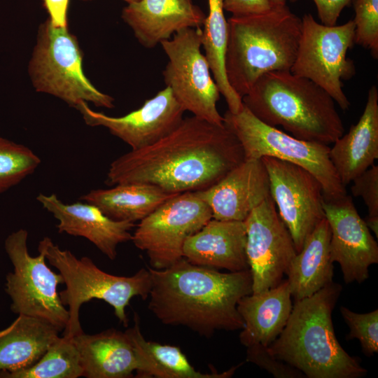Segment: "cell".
<instances>
[{
    "mask_svg": "<svg viewBox=\"0 0 378 378\" xmlns=\"http://www.w3.org/2000/svg\"><path fill=\"white\" fill-rule=\"evenodd\" d=\"M333 281L295 301L286 326L267 346L276 358L308 378H360L368 370L337 340L332 313L342 292Z\"/></svg>",
    "mask_w": 378,
    "mask_h": 378,
    "instance_id": "3957f363",
    "label": "cell"
},
{
    "mask_svg": "<svg viewBox=\"0 0 378 378\" xmlns=\"http://www.w3.org/2000/svg\"><path fill=\"white\" fill-rule=\"evenodd\" d=\"M302 19L301 34L295 61L290 71L319 85L343 111L350 102L343 90L342 80L355 74L354 62L347 52L355 44L353 20L340 25H325L310 13Z\"/></svg>",
    "mask_w": 378,
    "mask_h": 378,
    "instance_id": "9c48e42d",
    "label": "cell"
},
{
    "mask_svg": "<svg viewBox=\"0 0 378 378\" xmlns=\"http://www.w3.org/2000/svg\"><path fill=\"white\" fill-rule=\"evenodd\" d=\"M261 160L268 173L270 195L298 253L325 218L322 186L312 173L299 165L269 156Z\"/></svg>",
    "mask_w": 378,
    "mask_h": 378,
    "instance_id": "4fadbf2b",
    "label": "cell"
},
{
    "mask_svg": "<svg viewBox=\"0 0 378 378\" xmlns=\"http://www.w3.org/2000/svg\"><path fill=\"white\" fill-rule=\"evenodd\" d=\"M50 22L55 27H67L69 0H43Z\"/></svg>",
    "mask_w": 378,
    "mask_h": 378,
    "instance_id": "8d00e7d4",
    "label": "cell"
},
{
    "mask_svg": "<svg viewBox=\"0 0 378 378\" xmlns=\"http://www.w3.org/2000/svg\"><path fill=\"white\" fill-rule=\"evenodd\" d=\"M195 192L210 207L213 218L244 221L270 196V178L261 159H244L216 183Z\"/></svg>",
    "mask_w": 378,
    "mask_h": 378,
    "instance_id": "e0dca14e",
    "label": "cell"
},
{
    "mask_svg": "<svg viewBox=\"0 0 378 378\" xmlns=\"http://www.w3.org/2000/svg\"><path fill=\"white\" fill-rule=\"evenodd\" d=\"M292 309L287 279L268 290L244 296L237 304L244 321L240 343L246 347L256 344L268 346L282 332Z\"/></svg>",
    "mask_w": 378,
    "mask_h": 378,
    "instance_id": "7402d4cb",
    "label": "cell"
},
{
    "mask_svg": "<svg viewBox=\"0 0 378 378\" xmlns=\"http://www.w3.org/2000/svg\"><path fill=\"white\" fill-rule=\"evenodd\" d=\"M209 12L202 29V47L212 76L225 98L227 111L237 113L244 107L241 97L232 88L226 75L225 56L228 42V24L222 0H208Z\"/></svg>",
    "mask_w": 378,
    "mask_h": 378,
    "instance_id": "83f0119b",
    "label": "cell"
},
{
    "mask_svg": "<svg viewBox=\"0 0 378 378\" xmlns=\"http://www.w3.org/2000/svg\"><path fill=\"white\" fill-rule=\"evenodd\" d=\"M244 159L239 141L224 124L192 115L152 145L113 160L106 182L153 185L172 194L197 192L216 183Z\"/></svg>",
    "mask_w": 378,
    "mask_h": 378,
    "instance_id": "6da1fadb",
    "label": "cell"
},
{
    "mask_svg": "<svg viewBox=\"0 0 378 378\" xmlns=\"http://www.w3.org/2000/svg\"><path fill=\"white\" fill-rule=\"evenodd\" d=\"M148 270V307L163 324L185 326L206 337L244 328L237 304L252 293L249 270L223 273L184 258L164 269Z\"/></svg>",
    "mask_w": 378,
    "mask_h": 378,
    "instance_id": "7a4b0ae2",
    "label": "cell"
},
{
    "mask_svg": "<svg viewBox=\"0 0 378 378\" xmlns=\"http://www.w3.org/2000/svg\"><path fill=\"white\" fill-rule=\"evenodd\" d=\"M352 182V195L362 197L368 208V216H378V166L372 164Z\"/></svg>",
    "mask_w": 378,
    "mask_h": 378,
    "instance_id": "836d02e7",
    "label": "cell"
},
{
    "mask_svg": "<svg viewBox=\"0 0 378 378\" xmlns=\"http://www.w3.org/2000/svg\"><path fill=\"white\" fill-rule=\"evenodd\" d=\"M244 223L252 293H258L282 281L297 251L271 195L251 211Z\"/></svg>",
    "mask_w": 378,
    "mask_h": 378,
    "instance_id": "5bb4252c",
    "label": "cell"
},
{
    "mask_svg": "<svg viewBox=\"0 0 378 378\" xmlns=\"http://www.w3.org/2000/svg\"><path fill=\"white\" fill-rule=\"evenodd\" d=\"M329 155L346 187L378 158V90L372 86L364 111L356 124L330 147Z\"/></svg>",
    "mask_w": 378,
    "mask_h": 378,
    "instance_id": "44dd1931",
    "label": "cell"
},
{
    "mask_svg": "<svg viewBox=\"0 0 378 378\" xmlns=\"http://www.w3.org/2000/svg\"><path fill=\"white\" fill-rule=\"evenodd\" d=\"M27 239V231L20 229L5 240V250L13 266L6 283V292L12 300L10 309L43 320L61 332L69 319L57 293L58 285L64 284L63 277L48 267L42 252L37 256L29 253Z\"/></svg>",
    "mask_w": 378,
    "mask_h": 378,
    "instance_id": "30bf717a",
    "label": "cell"
},
{
    "mask_svg": "<svg viewBox=\"0 0 378 378\" xmlns=\"http://www.w3.org/2000/svg\"><path fill=\"white\" fill-rule=\"evenodd\" d=\"M36 200L58 220V232L87 239L111 260L116 258L120 244L132 240L134 223L113 220L93 204H64L54 193H40Z\"/></svg>",
    "mask_w": 378,
    "mask_h": 378,
    "instance_id": "ac0fdd59",
    "label": "cell"
},
{
    "mask_svg": "<svg viewBox=\"0 0 378 378\" xmlns=\"http://www.w3.org/2000/svg\"><path fill=\"white\" fill-rule=\"evenodd\" d=\"M42 252L49 263L62 276L66 288L59 293L62 304L68 306L69 319L64 336L73 337L83 332L79 320L82 304L99 299L110 304L123 326H128L125 308L134 297L148 298L150 274L141 268L130 276H116L100 270L88 257L78 258L70 251L61 249L48 237L40 241Z\"/></svg>",
    "mask_w": 378,
    "mask_h": 378,
    "instance_id": "8992f818",
    "label": "cell"
},
{
    "mask_svg": "<svg viewBox=\"0 0 378 378\" xmlns=\"http://www.w3.org/2000/svg\"><path fill=\"white\" fill-rule=\"evenodd\" d=\"M341 314L349 328L346 340L358 339L363 353L370 357L378 352V309L360 314L341 306Z\"/></svg>",
    "mask_w": 378,
    "mask_h": 378,
    "instance_id": "1f68e13d",
    "label": "cell"
},
{
    "mask_svg": "<svg viewBox=\"0 0 378 378\" xmlns=\"http://www.w3.org/2000/svg\"><path fill=\"white\" fill-rule=\"evenodd\" d=\"M355 11V43L378 58V0H351Z\"/></svg>",
    "mask_w": 378,
    "mask_h": 378,
    "instance_id": "4dcf8cb0",
    "label": "cell"
},
{
    "mask_svg": "<svg viewBox=\"0 0 378 378\" xmlns=\"http://www.w3.org/2000/svg\"><path fill=\"white\" fill-rule=\"evenodd\" d=\"M76 109L88 125L106 127L131 150L150 146L167 135L180 124L185 112L168 87L146 100L138 109L120 117L94 111L85 102Z\"/></svg>",
    "mask_w": 378,
    "mask_h": 378,
    "instance_id": "2e32d148",
    "label": "cell"
},
{
    "mask_svg": "<svg viewBox=\"0 0 378 378\" xmlns=\"http://www.w3.org/2000/svg\"><path fill=\"white\" fill-rule=\"evenodd\" d=\"M246 246L244 221L211 218L186 239L183 257L199 266L244 271L249 270Z\"/></svg>",
    "mask_w": 378,
    "mask_h": 378,
    "instance_id": "ffe728a7",
    "label": "cell"
},
{
    "mask_svg": "<svg viewBox=\"0 0 378 378\" xmlns=\"http://www.w3.org/2000/svg\"><path fill=\"white\" fill-rule=\"evenodd\" d=\"M225 71L232 88L241 97L263 74L290 71L301 34L302 19L286 5L227 20Z\"/></svg>",
    "mask_w": 378,
    "mask_h": 378,
    "instance_id": "5b68a950",
    "label": "cell"
},
{
    "mask_svg": "<svg viewBox=\"0 0 378 378\" xmlns=\"http://www.w3.org/2000/svg\"><path fill=\"white\" fill-rule=\"evenodd\" d=\"M211 218L210 207L195 192L177 194L140 220L131 241L146 251L151 268L164 269L183 258L186 239Z\"/></svg>",
    "mask_w": 378,
    "mask_h": 378,
    "instance_id": "7c38bea8",
    "label": "cell"
},
{
    "mask_svg": "<svg viewBox=\"0 0 378 378\" xmlns=\"http://www.w3.org/2000/svg\"><path fill=\"white\" fill-rule=\"evenodd\" d=\"M41 162L29 148L0 136V194L33 174Z\"/></svg>",
    "mask_w": 378,
    "mask_h": 378,
    "instance_id": "f546056e",
    "label": "cell"
},
{
    "mask_svg": "<svg viewBox=\"0 0 378 378\" xmlns=\"http://www.w3.org/2000/svg\"><path fill=\"white\" fill-rule=\"evenodd\" d=\"M206 16L192 0H138L127 4L121 13L146 48H153L181 29L201 28Z\"/></svg>",
    "mask_w": 378,
    "mask_h": 378,
    "instance_id": "d6986e66",
    "label": "cell"
},
{
    "mask_svg": "<svg viewBox=\"0 0 378 378\" xmlns=\"http://www.w3.org/2000/svg\"><path fill=\"white\" fill-rule=\"evenodd\" d=\"M330 240V229L325 218L307 237L286 274L295 301L308 298L332 282Z\"/></svg>",
    "mask_w": 378,
    "mask_h": 378,
    "instance_id": "d4e9b609",
    "label": "cell"
},
{
    "mask_svg": "<svg viewBox=\"0 0 378 378\" xmlns=\"http://www.w3.org/2000/svg\"><path fill=\"white\" fill-rule=\"evenodd\" d=\"M29 73L37 92L52 94L71 107L76 108L83 102L114 107V99L97 89L85 75L76 37L49 19L40 26Z\"/></svg>",
    "mask_w": 378,
    "mask_h": 378,
    "instance_id": "52a82bcc",
    "label": "cell"
},
{
    "mask_svg": "<svg viewBox=\"0 0 378 378\" xmlns=\"http://www.w3.org/2000/svg\"><path fill=\"white\" fill-rule=\"evenodd\" d=\"M83 376L87 378H130L137 368L132 343L125 332L108 329L94 335L74 336Z\"/></svg>",
    "mask_w": 378,
    "mask_h": 378,
    "instance_id": "603a6c76",
    "label": "cell"
},
{
    "mask_svg": "<svg viewBox=\"0 0 378 378\" xmlns=\"http://www.w3.org/2000/svg\"><path fill=\"white\" fill-rule=\"evenodd\" d=\"M83 376L78 349L72 337H58L32 366L4 378H78Z\"/></svg>",
    "mask_w": 378,
    "mask_h": 378,
    "instance_id": "f1b7e54d",
    "label": "cell"
},
{
    "mask_svg": "<svg viewBox=\"0 0 378 378\" xmlns=\"http://www.w3.org/2000/svg\"><path fill=\"white\" fill-rule=\"evenodd\" d=\"M134 326L125 332L132 343L136 356V377L229 378L242 364L220 373L199 372L190 363L179 347L146 340L141 333L137 314H134Z\"/></svg>",
    "mask_w": 378,
    "mask_h": 378,
    "instance_id": "484cf974",
    "label": "cell"
},
{
    "mask_svg": "<svg viewBox=\"0 0 378 378\" xmlns=\"http://www.w3.org/2000/svg\"><path fill=\"white\" fill-rule=\"evenodd\" d=\"M83 1H92V0H83ZM123 1H126L127 4H130V3H132V2L136 1L138 0H123Z\"/></svg>",
    "mask_w": 378,
    "mask_h": 378,
    "instance_id": "ab89813d",
    "label": "cell"
},
{
    "mask_svg": "<svg viewBox=\"0 0 378 378\" xmlns=\"http://www.w3.org/2000/svg\"><path fill=\"white\" fill-rule=\"evenodd\" d=\"M224 10L241 17L265 12L274 6L270 0H222Z\"/></svg>",
    "mask_w": 378,
    "mask_h": 378,
    "instance_id": "e575fe53",
    "label": "cell"
},
{
    "mask_svg": "<svg viewBox=\"0 0 378 378\" xmlns=\"http://www.w3.org/2000/svg\"><path fill=\"white\" fill-rule=\"evenodd\" d=\"M176 195L153 185L125 183L111 188L92 190L80 200L96 206L113 220L134 223Z\"/></svg>",
    "mask_w": 378,
    "mask_h": 378,
    "instance_id": "4316f807",
    "label": "cell"
},
{
    "mask_svg": "<svg viewBox=\"0 0 378 378\" xmlns=\"http://www.w3.org/2000/svg\"><path fill=\"white\" fill-rule=\"evenodd\" d=\"M246 361L265 370L276 378H303L297 368L274 356L267 346L256 344L246 347Z\"/></svg>",
    "mask_w": 378,
    "mask_h": 378,
    "instance_id": "d6a6232c",
    "label": "cell"
},
{
    "mask_svg": "<svg viewBox=\"0 0 378 378\" xmlns=\"http://www.w3.org/2000/svg\"><path fill=\"white\" fill-rule=\"evenodd\" d=\"M295 2L298 0H288ZM316 6L318 17L321 23L332 26L337 21L343 9L351 3V0H313Z\"/></svg>",
    "mask_w": 378,
    "mask_h": 378,
    "instance_id": "d590c367",
    "label": "cell"
},
{
    "mask_svg": "<svg viewBox=\"0 0 378 378\" xmlns=\"http://www.w3.org/2000/svg\"><path fill=\"white\" fill-rule=\"evenodd\" d=\"M242 102L264 123L280 126L299 139L328 145L344 133L333 99L319 85L290 71L263 74Z\"/></svg>",
    "mask_w": 378,
    "mask_h": 378,
    "instance_id": "277c9868",
    "label": "cell"
},
{
    "mask_svg": "<svg viewBox=\"0 0 378 378\" xmlns=\"http://www.w3.org/2000/svg\"><path fill=\"white\" fill-rule=\"evenodd\" d=\"M59 332L43 320L18 314L0 331V378L35 364L59 337Z\"/></svg>",
    "mask_w": 378,
    "mask_h": 378,
    "instance_id": "cb8c5ba5",
    "label": "cell"
},
{
    "mask_svg": "<svg viewBox=\"0 0 378 378\" xmlns=\"http://www.w3.org/2000/svg\"><path fill=\"white\" fill-rule=\"evenodd\" d=\"M274 5L280 6L286 5V0H270Z\"/></svg>",
    "mask_w": 378,
    "mask_h": 378,
    "instance_id": "f35d334b",
    "label": "cell"
},
{
    "mask_svg": "<svg viewBox=\"0 0 378 378\" xmlns=\"http://www.w3.org/2000/svg\"><path fill=\"white\" fill-rule=\"evenodd\" d=\"M223 123L239 141L245 159L269 156L299 165L321 183L324 201L346 195L330 160L327 144L297 139L268 125L256 118L244 105L241 111L225 113Z\"/></svg>",
    "mask_w": 378,
    "mask_h": 378,
    "instance_id": "ba28073f",
    "label": "cell"
},
{
    "mask_svg": "<svg viewBox=\"0 0 378 378\" xmlns=\"http://www.w3.org/2000/svg\"><path fill=\"white\" fill-rule=\"evenodd\" d=\"M365 223L368 227L373 233L375 234L376 237H378V216H367L364 219Z\"/></svg>",
    "mask_w": 378,
    "mask_h": 378,
    "instance_id": "74e56055",
    "label": "cell"
},
{
    "mask_svg": "<svg viewBox=\"0 0 378 378\" xmlns=\"http://www.w3.org/2000/svg\"><path fill=\"white\" fill-rule=\"evenodd\" d=\"M325 218L330 229V257L337 262L346 284L362 283L369 267L378 263V244L347 194L323 201Z\"/></svg>",
    "mask_w": 378,
    "mask_h": 378,
    "instance_id": "9a60e30c",
    "label": "cell"
},
{
    "mask_svg": "<svg viewBox=\"0 0 378 378\" xmlns=\"http://www.w3.org/2000/svg\"><path fill=\"white\" fill-rule=\"evenodd\" d=\"M168 57L164 81L185 111L210 122L223 125L217 108L219 89L201 51L202 29L186 28L160 43Z\"/></svg>",
    "mask_w": 378,
    "mask_h": 378,
    "instance_id": "8fae6325",
    "label": "cell"
}]
</instances>
